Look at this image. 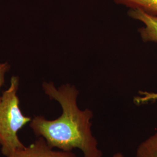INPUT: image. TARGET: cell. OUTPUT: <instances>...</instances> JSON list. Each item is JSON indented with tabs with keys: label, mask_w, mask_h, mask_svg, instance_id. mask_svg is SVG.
<instances>
[{
	"label": "cell",
	"mask_w": 157,
	"mask_h": 157,
	"mask_svg": "<svg viewBox=\"0 0 157 157\" xmlns=\"http://www.w3.org/2000/svg\"><path fill=\"white\" fill-rule=\"evenodd\" d=\"M43 89L51 100L57 101L62 108L61 116L48 120L36 116L30 127L37 137H43L51 148L65 151L81 150L83 157H102V152L91 131L94 115L90 109H81L77 104L79 91L71 84L56 88L52 82H44Z\"/></svg>",
	"instance_id": "cell-1"
},
{
	"label": "cell",
	"mask_w": 157,
	"mask_h": 157,
	"mask_svg": "<svg viewBox=\"0 0 157 157\" xmlns=\"http://www.w3.org/2000/svg\"><path fill=\"white\" fill-rule=\"evenodd\" d=\"M19 77L12 76L10 87L2 93L0 101V145L2 154L8 157L25 148L17 133L32 119L24 116L19 107L17 91Z\"/></svg>",
	"instance_id": "cell-2"
},
{
	"label": "cell",
	"mask_w": 157,
	"mask_h": 157,
	"mask_svg": "<svg viewBox=\"0 0 157 157\" xmlns=\"http://www.w3.org/2000/svg\"><path fill=\"white\" fill-rule=\"evenodd\" d=\"M8 157H78L72 151H55L42 137L28 147L15 152Z\"/></svg>",
	"instance_id": "cell-3"
},
{
	"label": "cell",
	"mask_w": 157,
	"mask_h": 157,
	"mask_svg": "<svg viewBox=\"0 0 157 157\" xmlns=\"http://www.w3.org/2000/svg\"><path fill=\"white\" fill-rule=\"evenodd\" d=\"M129 17L143 23L139 29L141 37L144 42H157V17L148 14L139 10H129Z\"/></svg>",
	"instance_id": "cell-4"
},
{
	"label": "cell",
	"mask_w": 157,
	"mask_h": 157,
	"mask_svg": "<svg viewBox=\"0 0 157 157\" xmlns=\"http://www.w3.org/2000/svg\"><path fill=\"white\" fill-rule=\"evenodd\" d=\"M114 2L130 10H139L157 17V0H114Z\"/></svg>",
	"instance_id": "cell-5"
},
{
	"label": "cell",
	"mask_w": 157,
	"mask_h": 157,
	"mask_svg": "<svg viewBox=\"0 0 157 157\" xmlns=\"http://www.w3.org/2000/svg\"><path fill=\"white\" fill-rule=\"evenodd\" d=\"M136 157H157V132L139 144Z\"/></svg>",
	"instance_id": "cell-6"
},
{
	"label": "cell",
	"mask_w": 157,
	"mask_h": 157,
	"mask_svg": "<svg viewBox=\"0 0 157 157\" xmlns=\"http://www.w3.org/2000/svg\"><path fill=\"white\" fill-rule=\"evenodd\" d=\"M157 101V92L140 91L139 95L134 97L133 101L136 105H143Z\"/></svg>",
	"instance_id": "cell-7"
},
{
	"label": "cell",
	"mask_w": 157,
	"mask_h": 157,
	"mask_svg": "<svg viewBox=\"0 0 157 157\" xmlns=\"http://www.w3.org/2000/svg\"><path fill=\"white\" fill-rule=\"evenodd\" d=\"M10 65L8 63H0V88L4 83L5 80V74L10 69ZM0 97V101H1Z\"/></svg>",
	"instance_id": "cell-8"
},
{
	"label": "cell",
	"mask_w": 157,
	"mask_h": 157,
	"mask_svg": "<svg viewBox=\"0 0 157 157\" xmlns=\"http://www.w3.org/2000/svg\"><path fill=\"white\" fill-rule=\"evenodd\" d=\"M112 157H124V156L121 152H116L113 155Z\"/></svg>",
	"instance_id": "cell-9"
}]
</instances>
